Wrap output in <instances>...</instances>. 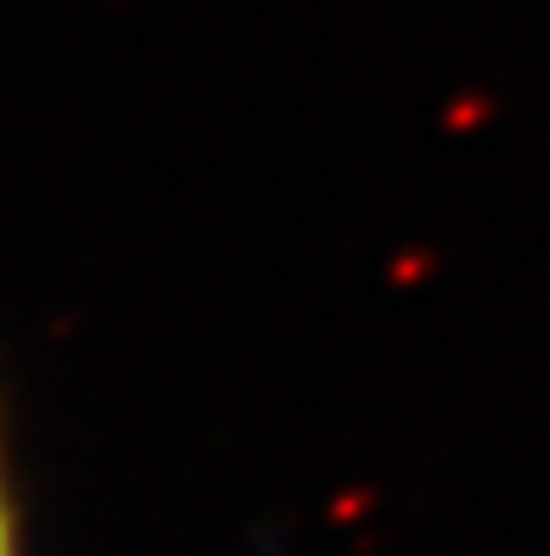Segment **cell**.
Returning a JSON list of instances; mask_svg holds the SVG:
<instances>
[{
	"label": "cell",
	"instance_id": "1",
	"mask_svg": "<svg viewBox=\"0 0 550 556\" xmlns=\"http://www.w3.org/2000/svg\"><path fill=\"white\" fill-rule=\"evenodd\" d=\"M0 556H17V534H12V506H7V483H0Z\"/></svg>",
	"mask_w": 550,
	"mask_h": 556
}]
</instances>
